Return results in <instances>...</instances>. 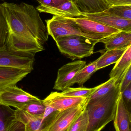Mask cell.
Segmentation results:
<instances>
[{
	"mask_svg": "<svg viewBox=\"0 0 131 131\" xmlns=\"http://www.w3.org/2000/svg\"><path fill=\"white\" fill-rule=\"evenodd\" d=\"M59 51L72 60L81 59L92 55L98 41L78 35L62 37L55 41Z\"/></svg>",
	"mask_w": 131,
	"mask_h": 131,
	"instance_id": "3",
	"label": "cell"
},
{
	"mask_svg": "<svg viewBox=\"0 0 131 131\" xmlns=\"http://www.w3.org/2000/svg\"><path fill=\"white\" fill-rule=\"evenodd\" d=\"M130 66H131V46L128 48L122 57L115 63L109 74L110 78H116V84L120 83Z\"/></svg>",
	"mask_w": 131,
	"mask_h": 131,
	"instance_id": "18",
	"label": "cell"
},
{
	"mask_svg": "<svg viewBox=\"0 0 131 131\" xmlns=\"http://www.w3.org/2000/svg\"><path fill=\"white\" fill-rule=\"evenodd\" d=\"M88 98L65 96L61 94L60 92H53L43 101L45 105L61 111L82 104Z\"/></svg>",
	"mask_w": 131,
	"mask_h": 131,
	"instance_id": "13",
	"label": "cell"
},
{
	"mask_svg": "<svg viewBox=\"0 0 131 131\" xmlns=\"http://www.w3.org/2000/svg\"><path fill=\"white\" fill-rule=\"evenodd\" d=\"M45 22L48 35L51 36L55 41L59 38L73 35H80L95 40L83 33L70 18L54 15L51 19L46 20Z\"/></svg>",
	"mask_w": 131,
	"mask_h": 131,
	"instance_id": "4",
	"label": "cell"
},
{
	"mask_svg": "<svg viewBox=\"0 0 131 131\" xmlns=\"http://www.w3.org/2000/svg\"><path fill=\"white\" fill-rule=\"evenodd\" d=\"M121 93L123 101L127 109L131 113V84Z\"/></svg>",
	"mask_w": 131,
	"mask_h": 131,
	"instance_id": "29",
	"label": "cell"
},
{
	"mask_svg": "<svg viewBox=\"0 0 131 131\" xmlns=\"http://www.w3.org/2000/svg\"><path fill=\"white\" fill-rule=\"evenodd\" d=\"M45 106L43 100L32 102L22 107L19 110H22L35 116H42L45 111Z\"/></svg>",
	"mask_w": 131,
	"mask_h": 131,
	"instance_id": "24",
	"label": "cell"
},
{
	"mask_svg": "<svg viewBox=\"0 0 131 131\" xmlns=\"http://www.w3.org/2000/svg\"><path fill=\"white\" fill-rule=\"evenodd\" d=\"M86 61L77 60L63 66L58 69L53 89L63 91L68 88L71 80L76 73L86 65Z\"/></svg>",
	"mask_w": 131,
	"mask_h": 131,
	"instance_id": "11",
	"label": "cell"
},
{
	"mask_svg": "<svg viewBox=\"0 0 131 131\" xmlns=\"http://www.w3.org/2000/svg\"><path fill=\"white\" fill-rule=\"evenodd\" d=\"M82 13L101 12L109 8L104 0H74Z\"/></svg>",
	"mask_w": 131,
	"mask_h": 131,
	"instance_id": "20",
	"label": "cell"
},
{
	"mask_svg": "<svg viewBox=\"0 0 131 131\" xmlns=\"http://www.w3.org/2000/svg\"><path fill=\"white\" fill-rule=\"evenodd\" d=\"M8 24L9 33L26 39L35 40L43 45L47 41V27L39 12L33 5L5 2L1 4Z\"/></svg>",
	"mask_w": 131,
	"mask_h": 131,
	"instance_id": "1",
	"label": "cell"
},
{
	"mask_svg": "<svg viewBox=\"0 0 131 131\" xmlns=\"http://www.w3.org/2000/svg\"><path fill=\"white\" fill-rule=\"evenodd\" d=\"M14 111L10 107L0 104V131H6L8 121Z\"/></svg>",
	"mask_w": 131,
	"mask_h": 131,
	"instance_id": "28",
	"label": "cell"
},
{
	"mask_svg": "<svg viewBox=\"0 0 131 131\" xmlns=\"http://www.w3.org/2000/svg\"><path fill=\"white\" fill-rule=\"evenodd\" d=\"M9 33L8 24L3 8L0 4V48L6 47V42Z\"/></svg>",
	"mask_w": 131,
	"mask_h": 131,
	"instance_id": "23",
	"label": "cell"
},
{
	"mask_svg": "<svg viewBox=\"0 0 131 131\" xmlns=\"http://www.w3.org/2000/svg\"><path fill=\"white\" fill-rule=\"evenodd\" d=\"M32 71L30 69L0 67V91L15 85Z\"/></svg>",
	"mask_w": 131,
	"mask_h": 131,
	"instance_id": "15",
	"label": "cell"
},
{
	"mask_svg": "<svg viewBox=\"0 0 131 131\" xmlns=\"http://www.w3.org/2000/svg\"><path fill=\"white\" fill-rule=\"evenodd\" d=\"M116 81V78H110L108 81L101 84L97 91L89 97V100L98 98L107 94L117 85Z\"/></svg>",
	"mask_w": 131,
	"mask_h": 131,
	"instance_id": "25",
	"label": "cell"
},
{
	"mask_svg": "<svg viewBox=\"0 0 131 131\" xmlns=\"http://www.w3.org/2000/svg\"><path fill=\"white\" fill-rule=\"evenodd\" d=\"M37 97L25 91L15 85L6 88L0 91V104L20 109L32 102L39 101Z\"/></svg>",
	"mask_w": 131,
	"mask_h": 131,
	"instance_id": "8",
	"label": "cell"
},
{
	"mask_svg": "<svg viewBox=\"0 0 131 131\" xmlns=\"http://www.w3.org/2000/svg\"><path fill=\"white\" fill-rule=\"evenodd\" d=\"M35 54L0 48V67L33 70Z\"/></svg>",
	"mask_w": 131,
	"mask_h": 131,
	"instance_id": "6",
	"label": "cell"
},
{
	"mask_svg": "<svg viewBox=\"0 0 131 131\" xmlns=\"http://www.w3.org/2000/svg\"><path fill=\"white\" fill-rule=\"evenodd\" d=\"M109 7L119 5H131V0H104Z\"/></svg>",
	"mask_w": 131,
	"mask_h": 131,
	"instance_id": "32",
	"label": "cell"
},
{
	"mask_svg": "<svg viewBox=\"0 0 131 131\" xmlns=\"http://www.w3.org/2000/svg\"><path fill=\"white\" fill-rule=\"evenodd\" d=\"M120 94L118 83L105 95L88 100L85 109L89 119L87 131H101L114 120Z\"/></svg>",
	"mask_w": 131,
	"mask_h": 131,
	"instance_id": "2",
	"label": "cell"
},
{
	"mask_svg": "<svg viewBox=\"0 0 131 131\" xmlns=\"http://www.w3.org/2000/svg\"><path fill=\"white\" fill-rule=\"evenodd\" d=\"M80 17L97 21L120 31L131 32V20L118 17L105 10L96 13H82Z\"/></svg>",
	"mask_w": 131,
	"mask_h": 131,
	"instance_id": "10",
	"label": "cell"
},
{
	"mask_svg": "<svg viewBox=\"0 0 131 131\" xmlns=\"http://www.w3.org/2000/svg\"><path fill=\"white\" fill-rule=\"evenodd\" d=\"M105 45V50L119 49L131 46V32L121 31L99 40Z\"/></svg>",
	"mask_w": 131,
	"mask_h": 131,
	"instance_id": "17",
	"label": "cell"
},
{
	"mask_svg": "<svg viewBox=\"0 0 131 131\" xmlns=\"http://www.w3.org/2000/svg\"><path fill=\"white\" fill-rule=\"evenodd\" d=\"M6 47L14 51L34 54L44 50V45L37 41L20 37L11 33L7 38Z\"/></svg>",
	"mask_w": 131,
	"mask_h": 131,
	"instance_id": "12",
	"label": "cell"
},
{
	"mask_svg": "<svg viewBox=\"0 0 131 131\" xmlns=\"http://www.w3.org/2000/svg\"><path fill=\"white\" fill-rule=\"evenodd\" d=\"M116 131H131V113L127 109L120 94L114 118Z\"/></svg>",
	"mask_w": 131,
	"mask_h": 131,
	"instance_id": "16",
	"label": "cell"
},
{
	"mask_svg": "<svg viewBox=\"0 0 131 131\" xmlns=\"http://www.w3.org/2000/svg\"><path fill=\"white\" fill-rule=\"evenodd\" d=\"M100 85L92 88L68 87L60 92L62 95L78 97L89 98L100 87Z\"/></svg>",
	"mask_w": 131,
	"mask_h": 131,
	"instance_id": "22",
	"label": "cell"
},
{
	"mask_svg": "<svg viewBox=\"0 0 131 131\" xmlns=\"http://www.w3.org/2000/svg\"><path fill=\"white\" fill-rule=\"evenodd\" d=\"M40 4V6L47 7H54L58 6L68 0H35Z\"/></svg>",
	"mask_w": 131,
	"mask_h": 131,
	"instance_id": "31",
	"label": "cell"
},
{
	"mask_svg": "<svg viewBox=\"0 0 131 131\" xmlns=\"http://www.w3.org/2000/svg\"><path fill=\"white\" fill-rule=\"evenodd\" d=\"M97 71L96 61L85 65L78 71L73 78L71 80L69 87L77 83L80 86H82L90 78L93 73Z\"/></svg>",
	"mask_w": 131,
	"mask_h": 131,
	"instance_id": "21",
	"label": "cell"
},
{
	"mask_svg": "<svg viewBox=\"0 0 131 131\" xmlns=\"http://www.w3.org/2000/svg\"><path fill=\"white\" fill-rule=\"evenodd\" d=\"M89 119L87 112L84 111L72 123L68 131H87Z\"/></svg>",
	"mask_w": 131,
	"mask_h": 131,
	"instance_id": "26",
	"label": "cell"
},
{
	"mask_svg": "<svg viewBox=\"0 0 131 131\" xmlns=\"http://www.w3.org/2000/svg\"><path fill=\"white\" fill-rule=\"evenodd\" d=\"M1 1H5V0H1Z\"/></svg>",
	"mask_w": 131,
	"mask_h": 131,
	"instance_id": "33",
	"label": "cell"
},
{
	"mask_svg": "<svg viewBox=\"0 0 131 131\" xmlns=\"http://www.w3.org/2000/svg\"><path fill=\"white\" fill-rule=\"evenodd\" d=\"M39 13H45L55 16L64 17H78L82 12L78 8L74 0H68L58 6L54 7H47L39 6L36 8Z\"/></svg>",
	"mask_w": 131,
	"mask_h": 131,
	"instance_id": "14",
	"label": "cell"
},
{
	"mask_svg": "<svg viewBox=\"0 0 131 131\" xmlns=\"http://www.w3.org/2000/svg\"><path fill=\"white\" fill-rule=\"evenodd\" d=\"M85 34L98 41L121 31L118 29L84 18H70Z\"/></svg>",
	"mask_w": 131,
	"mask_h": 131,
	"instance_id": "9",
	"label": "cell"
},
{
	"mask_svg": "<svg viewBox=\"0 0 131 131\" xmlns=\"http://www.w3.org/2000/svg\"><path fill=\"white\" fill-rule=\"evenodd\" d=\"M43 115L35 116L16 109L8 121L6 131H43Z\"/></svg>",
	"mask_w": 131,
	"mask_h": 131,
	"instance_id": "5",
	"label": "cell"
},
{
	"mask_svg": "<svg viewBox=\"0 0 131 131\" xmlns=\"http://www.w3.org/2000/svg\"><path fill=\"white\" fill-rule=\"evenodd\" d=\"M105 10L118 17L131 20V5H119L110 7Z\"/></svg>",
	"mask_w": 131,
	"mask_h": 131,
	"instance_id": "27",
	"label": "cell"
},
{
	"mask_svg": "<svg viewBox=\"0 0 131 131\" xmlns=\"http://www.w3.org/2000/svg\"><path fill=\"white\" fill-rule=\"evenodd\" d=\"M128 48L106 50V51L100 57L95 60L97 71L112 64L116 63L122 57Z\"/></svg>",
	"mask_w": 131,
	"mask_h": 131,
	"instance_id": "19",
	"label": "cell"
},
{
	"mask_svg": "<svg viewBox=\"0 0 131 131\" xmlns=\"http://www.w3.org/2000/svg\"><path fill=\"white\" fill-rule=\"evenodd\" d=\"M89 98L84 102L59 111L44 131H68L72 123L85 109Z\"/></svg>",
	"mask_w": 131,
	"mask_h": 131,
	"instance_id": "7",
	"label": "cell"
},
{
	"mask_svg": "<svg viewBox=\"0 0 131 131\" xmlns=\"http://www.w3.org/2000/svg\"><path fill=\"white\" fill-rule=\"evenodd\" d=\"M120 91L123 92L125 89L131 84V66L127 70L126 73L120 82Z\"/></svg>",
	"mask_w": 131,
	"mask_h": 131,
	"instance_id": "30",
	"label": "cell"
}]
</instances>
